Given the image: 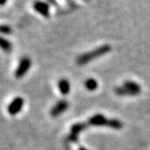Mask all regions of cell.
Segmentation results:
<instances>
[{"label":"cell","instance_id":"ac0fdd59","mask_svg":"<svg viewBox=\"0 0 150 150\" xmlns=\"http://www.w3.org/2000/svg\"><path fill=\"white\" fill-rule=\"evenodd\" d=\"M83 2H88V0H83Z\"/></svg>","mask_w":150,"mask_h":150},{"label":"cell","instance_id":"5bb4252c","mask_svg":"<svg viewBox=\"0 0 150 150\" xmlns=\"http://www.w3.org/2000/svg\"><path fill=\"white\" fill-rule=\"evenodd\" d=\"M1 33L4 34H10L12 33V28L7 24H2L1 25Z\"/></svg>","mask_w":150,"mask_h":150},{"label":"cell","instance_id":"7c38bea8","mask_svg":"<svg viewBox=\"0 0 150 150\" xmlns=\"http://www.w3.org/2000/svg\"><path fill=\"white\" fill-rule=\"evenodd\" d=\"M108 127L113 129H120L123 128V123L117 118H109Z\"/></svg>","mask_w":150,"mask_h":150},{"label":"cell","instance_id":"ba28073f","mask_svg":"<svg viewBox=\"0 0 150 150\" xmlns=\"http://www.w3.org/2000/svg\"><path fill=\"white\" fill-rule=\"evenodd\" d=\"M88 123H77L74 124L71 127V134H74V135H79V134L82 133L83 131H84L88 128Z\"/></svg>","mask_w":150,"mask_h":150},{"label":"cell","instance_id":"8992f818","mask_svg":"<svg viewBox=\"0 0 150 150\" xmlns=\"http://www.w3.org/2000/svg\"><path fill=\"white\" fill-rule=\"evenodd\" d=\"M68 108H69L68 101L60 100L54 105V107L52 108V109L50 111V115L54 118H56V117L59 116L60 114H62L63 112H64Z\"/></svg>","mask_w":150,"mask_h":150},{"label":"cell","instance_id":"9c48e42d","mask_svg":"<svg viewBox=\"0 0 150 150\" xmlns=\"http://www.w3.org/2000/svg\"><path fill=\"white\" fill-rule=\"evenodd\" d=\"M123 87H125L126 88L129 89L130 91L136 93L137 94H139L141 93V86L139 84H138L136 82H134V81H125L123 83Z\"/></svg>","mask_w":150,"mask_h":150},{"label":"cell","instance_id":"8fae6325","mask_svg":"<svg viewBox=\"0 0 150 150\" xmlns=\"http://www.w3.org/2000/svg\"><path fill=\"white\" fill-rule=\"evenodd\" d=\"M85 88L89 91H94L98 88V82L94 79H88L84 82Z\"/></svg>","mask_w":150,"mask_h":150},{"label":"cell","instance_id":"6da1fadb","mask_svg":"<svg viewBox=\"0 0 150 150\" xmlns=\"http://www.w3.org/2000/svg\"><path fill=\"white\" fill-rule=\"evenodd\" d=\"M111 49H112V47L109 44L101 45L98 48H94L93 50H92L90 52H88V53H85V54L79 56L77 59V64L80 66L87 64L93 60L98 59L103 55L109 53L111 51Z\"/></svg>","mask_w":150,"mask_h":150},{"label":"cell","instance_id":"5b68a950","mask_svg":"<svg viewBox=\"0 0 150 150\" xmlns=\"http://www.w3.org/2000/svg\"><path fill=\"white\" fill-rule=\"evenodd\" d=\"M23 98L21 97H17L8 106V112L10 115H16L17 113L21 111L22 108L23 106Z\"/></svg>","mask_w":150,"mask_h":150},{"label":"cell","instance_id":"e0dca14e","mask_svg":"<svg viewBox=\"0 0 150 150\" xmlns=\"http://www.w3.org/2000/svg\"><path fill=\"white\" fill-rule=\"evenodd\" d=\"M79 150H88V149H85V148H83V147H80V148L79 149Z\"/></svg>","mask_w":150,"mask_h":150},{"label":"cell","instance_id":"2e32d148","mask_svg":"<svg viewBox=\"0 0 150 150\" xmlns=\"http://www.w3.org/2000/svg\"><path fill=\"white\" fill-rule=\"evenodd\" d=\"M8 2V0H0V4H1V5L4 6L5 5V4Z\"/></svg>","mask_w":150,"mask_h":150},{"label":"cell","instance_id":"30bf717a","mask_svg":"<svg viewBox=\"0 0 150 150\" xmlns=\"http://www.w3.org/2000/svg\"><path fill=\"white\" fill-rule=\"evenodd\" d=\"M114 92L117 95H119V96H134V95H138L136 93H134L133 91H130L129 89L126 88L125 87H117L115 89H114Z\"/></svg>","mask_w":150,"mask_h":150},{"label":"cell","instance_id":"277c9868","mask_svg":"<svg viewBox=\"0 0 150 150\" xmlns=\"http://www.w3.org/2000/svg\"><path fill=\"white\" fill-rule=\"evenodd\" d=\"M108 122H109V118H107L104 115H103L101 113H97V114H94L88 118L87 123L89 126H94V127L106 126V127H108Z\"/></svg>","mask_w":150,"mask_h":150},{"label":"cell","instance_id":"7a4b0ae2","mask_svg":"<svg viewBox=\"0 0 150 150\" xmlns=\"http://www.w3.org/2000/svg\"><path fill=\"white\" fill-rule=\"evenodd\" d=\"M33 8L38 14L42 15L45 18H48L50 16V6L48 2L43 0H36L33 3Z\"/></svg>","mask_w":150,"mask_h":150},{"label":"cell","instance_id":"3957f363","mask_svg":"<svg viewBox=\"0 0 150 150\" xmlns=\"http://www.w3.org/2000/svg\"><path fill=\"white\" fill-rule=\"evenodd\" d=\"M31 67V60L28 57H23L20 60L19 64L15 71V77L17 79H21L28 73Z\"/></svg>","mask_w":150,"mask_h":150},{"label":"cell","instance_id":"52a82bcc","mask_svg":"<svg viewBox=\"0 0 150 150\" xmlns=\"http://www.w3.org/2000/svg\"><path fill=\"white\" fill-rule=\"evenodd\" d=\"M58 87H59V91L63 95H67L69 93L70 84L69 80H67L65 79H60L58 83Z\"/></svg>","mask_w":150,"mask_h":150},{"label":"cell","instance_id":"4fadbf2b","mask_svg":"<svg viewBox=\"0 0 150 150\" xmlns=\"http://www.w3.org/2000/svg\"><path fill=\"white\" fill-rule=\"evenodd\" d=\"M0 46L1 48L7 53H9L12 50V43L10 41H8V39H6L4 38H1V41H0Z\"/></svg>","mask_w":150,"mask_h":150},{"label":"cell","instance_id":"9a60e30c","mask_svg":"<svg viewBox=\"0 0 150 150\" xmlns=\"http://www.w3.org/2000/svg\"><path fill=\"white\" fill-rule=\"evenodd\" d=\"M68 141L69 142H71V143H77L78 141H79V137L77 136V135H74V134H71L68 136Z\"/></svg>","mask_w":150,"mask_h":150}]
</instances>
